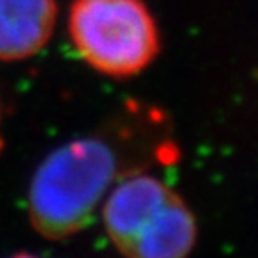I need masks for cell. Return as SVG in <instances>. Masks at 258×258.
Returning <instances> with one entry per match:
<instances>
[{"instance_id":"1","label":"cell","mask_w":258,"mask_h":258,"mask_svg":"<svg viewBox=\"0 0 258 258\" xmlns=\"http://www.w3.org/2000/svg\"><path fill=\"white\" fill-rule=\"evenodd\" d=\"M118 177V154L101 137L67 142L48 154L31 179L29 221L45 238L61 240L90 224Z\"/></svg>"},{"instance_id":"2","label":"cell","mask_w":258,"mask_h":258,"mask_svg":"<svg viewBox=\"0 0 258 258\" xmlns=\"http://www.w3.org/2000/svg\"><path fill=\"white\" fill-rule=\"evenodd\" d=\"M106 231L125 258H186L198 226L172 188L149 174L115 183L102 208Z\"/></svg>"},{"instance_id":"3","label":"cell","mask_w":258,"mask_h":258,"mask_svg":"<svg viewBox=\"0 0 258 258\" xmlns=\"http://www.w3.org/2000/svg\"><path fill=\"white\" fill-rule=\"evenodd\" d=\"M67 29L81 59L117 79L144 72L160 52V31L144 0H74Z\"/></svg>"},{"instance_id":"4","label":"cell","mask_w":258,"mask_h":258,"mask_svg":"<svg viewBox=\"0 0 258 258\" xmlns=\"http://www.w3.org/2000/svg\"><path fill=\"white\" fill-rule=\"evenodd\" d=\"M57 0H0V61L36 56L52 38Z\"/></svg>"},{"instance_id":"5","label":"cell","mask_w":258,"mask_h":258,"mask_svg":"<svg viewBox=\"0 0 258 258\" xmlns=\"http://www.w3.org/2000/svg\"><path fill=\"white\" fill-rule=\"evenodd\" d=\"M11 258H40V256L31 254V253H20V254H15V256H11Z\"/></svg>"},{"instance_id":"6","label":"cell","mask_w":258,"mask_h":258,"mask_svg":"<svg viewBox=\"0 0 258 258\" xmlns=\"http://www.w3.org/2000/svg\"><path fill=\"white\" fill-rule=\"evenodd\" d=\"M0 120H2V111H0ZM4 147V138H2V133H0V151Z\"/></svg>"}]
</instances>
